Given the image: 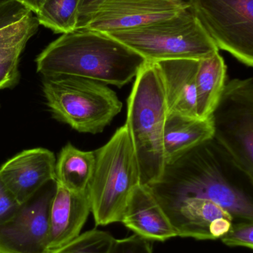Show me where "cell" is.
Masks as SVG:
<instances>
[{
  "label": "cell",
  "instance_id": "cell-21",
  "mask_svg": "<svg viewBox=\"0 0 253 253\" xmlns=\"http://www.w3.org/2000/svg\"><path fill=\"white\" fill-rule=\"evenodd\" d=\"M114 240L108 232L93 229L49 253H110Z\"/></svg>",
  "mask_w": 253,
  "mask_h": 253
},
{
  "label": "cell",
  "instance_id": "cell-14",
  "mask_svg": "<svg viewBox=\"0 0 253 253\" xmlns=\"http://www.w3.org/2000/svg\"><path fill=\"white\" fill-rule=\"evenodd\" d=\"M120 222L148 241L163 242L178 237L170 220L148 186L139 184L133 190Z\"/></svg>",
  "mask_w": 253,
  "mask_h": 253
},
{
  "label": "cell",
  "instance_id": "cell-1",
  "mask_svg": "<svg viewBox=\"0 0 253 253\" xmlns=\"http://www.w3.org/2000/svg\"><path fill=\"white\" fill-rule=\"evenodd\" d=\"M164 212L193 199L213 201L234 221H253V178L214 138L166 165L148 186Z\"/></svg>",
  "mask_w": 253,
  "mask_h": 253
},
{
  "label": "cell",
  "instance_id": "cell-26",
  "mask_svg": "<svg viewBox=\"0 0 253 253\" xmlns=\"http://www.w3.org/2000/svg\"><path fill=\"white\" fill-rule=\"evenodd\" d=\"M19 206L20 204L0 180V224L8 221Z\"/></svg>",
  "mask_w": 253,
  "mask_h": 253
},
{
  "label": "cell",
  "instance_id": "cell-22",
  "mask_svg": "<svg viewBox=\"0 0 253 253\" xmlns=\"http://www.w3.org/2000/svg\"><path fill=\"white\" fill-rule=\"evenodd\" d=\"M229 247H244L253 249V221H234L228 231L221 238Z\"/></svg>",
  "mask_w": 253,
  "mask_h": 253
},
{
  "label": "cell",
  "instance_id": "cell-13",
  "mask_svg": "<svg viewBox=\"0 0 253 253\" xmlns=\"http://www.w3.org/2000/svg\"><path fill=\"white\" fill-rule=\"evenodd\" d=\"M55 185L49 215L50 252L78 237L91 212L87 191H73L57 183Z\"/></svg>",
  "mask_w": 253,
  "mask_h": 253
},
{
  "label": "cell",
  "instance_id": "cell-27",
  "mask_svg": "<svg viewBox=\"0 0 253 253\" xmlns=\"http://www.w3.org/2000/svg\"><path fill=\"white\" fill-rule=\"evenodd\" d=\"M102 0H80L78 7L77 28H83L89 16L93 13Z\"/></svg>",
  "mask_w": 253,
  "mask_h": 253
},
{
  "label": "cell",
  "instance_id": "cell-20",
  "mask_svg": "<svg viewBox=\"0 0 253 253\" xmlns=\"http://www.w3.org/2000/svg\"><path fill=\"white\" fill-rule=\"evenodd\" d=\"M39 24L29 12L20 20L0 29V62L20 58L28 40L37 33Z\"/></svg>",
  "mask_w": 253,
  "mask_h": 253
},
{
  "label": "cell",
  "instance_id": "cell-6",
  "mask_svg": "<svg viewBox=\"0 0 253 253\" xmlns=\"http://www.w3.org/2000/svg\"><path fill=\"white\" fill-rule=\"evenodd\" d=\"M108 35L152 63L172 59L200 60L219 52L190 7L172 17Z\"/></svg>",
  "mask_w": 253,
  "mask_h": 253
},
{
  "label": "cell",
  "instance_id": "cell-2",
  "mask_svg": "<svg viewBox=\"0 0 253 253\" xmlns=\"http://www.w3.org/2000/svg\"><path fill=\"white\" fill-rule=\"evenodd\" d=\"M35 62L43 77L71 76L122 87L146 61L108 34L79 28L50 43Z\"/></svg>",
  "mask_w": 253,
  "mask_h": 253
},
{
  "label": "cell",
  "instance_id": "cell-3",
  "mask_svg": "<svg viewBox=\"0 0 253 253\" xmlns=\"http://www.w3.org/2000/svg\"><path fill=\"white\" fill-rule=\"evenodd\" d=\"M164 89L155 63L146 62L135 77L125 123L139 168L141 184L157 182L166 167L163 132L167 117Z\"/></svg>",
  "mask_w": 253,
  "mask_h": 253
},
{
  "label": "cell",
  "instance_id": "cell-23",
  "mask_svg": "<svg viewBox=\"0 0 253 253\" xmlns=\"http://www.w3.org/2000/svg\"><path fill=\"white\" fill-rule=\"evenodd\" d=\"M110 253H153V251L150 241L135 234L115 239Z\"/></svg>",
  "mask_w": 253,
  "mask_h": 253
},
{
  "label": "cell",
  "instance_id": "cell-19",
  "mask_svg": "<svg viewBox=\"0 0 253 253\" xmlns=\"http://www.w3.org/2000/svg\"><path fill=\"white\" fill-rule=\"evenodd\" d=\"M80 0H45L36 17L40 25L56 34L74 31L78 23Z\"/></svg>",
  "mask_w": 253,
  "mask_h": 253
},
{
  "label": "cell",
  "instance_id": "cell-28",
  "mask_svg": "<svg viewBox=\"0 0 253 253\" xmlns=\"http://www.w3.org/2000/svg\"><path fill=\"white\" fill-rule=\"evenodd\" d=\"M17 1L22 3L27 8L29 9L32 13L36 14L40 10L45 0H17Z\"/></svg>",
  "mask_w": 253,
  "mask_h": 253
},
{
  "label": "cell",
  "instance_id": "cell-7",
  "mask_svg": "<svg viewBox=\"0 0 253 253\" xmlns=\"http://www.w3.org/2000/svg\"><path fill=\"white\" fill-rule=\"evenodd\" d=\"M213 138L253 178V79L228 82L212 114Z\"/></svg>",
  "mask_w": 253,
  "mask_h": 253
},
{
  "label": "cell",
  "instance_id": "cell-17",
  "mask_svg": "<svg viewBox=\"0 0 253 253\" xmlns=\"http://www.w3.org/2000/svg\"><path fill=\"white\" fill-rule=\"evenodd\" d=\"M227 67L219 52L199 60L196 74V109L202 120L210 118L227 84Z\"/></svg>",
  "mask_w": 253,
  "mask_h": 253
},
{
  "label": "cell",
  "instance_id": "cell-4",
  "mask_svg": "<svg viewBox=\"0 0 253 253\" xmlns=\"http://www.w3.org/2000/svg\"><path fill=\"white\" fill-rule=\"evenodd\" d=\"M93 175L88 187L95 224L120 222L128 201L141 184L139 168L126 125L95 151Z\"/></svg>",
  "mask_w": 253,
  "mask_h": 253
},
{
  "label": "cell",
  "instance_id": "cell-9",
  "mask_svg": "<svg viewBox=\"0 0 253 253\" xmlns=\"http://www.w3.org/2000/svg\"><path fill=\"white\" fill-rule=\"evenodd\" d=\"M48 184L0 224V253H49V215L54 186Z\"/></svg>",
  "mask_w": 253,
  "mask_h": 253
},
{
  "label": "cell",
  "instance_id": "cell-5",
  "mask_svg": "<svg viewBox=\"0 0 253 253\" xmlns=\"http://www.w3.org/2000/svg\"><path fill=\"white\" fill-rule=\"evenodd\" d=\"M42 87L53 118L80 132H102L123 106L107 84L89 79L43 77Z\"/></svg>",
  "mask_w": 253,
  "mask_h": 253
},
{
  "label": "cell",
  "instance_id": "cell-12",
  "mask_svg": "<svg viewBox=\"0 0 253 253\" xmlns=\"http://www.w3.org/2000/svg\"><path fill=\"white\" fill-rule=\"evenodd\" d=\"M165 212L178 237L197 240L221 239L234 221L227 210L208 199H190Z\"/></svg>",
  "mask_w": 253,
  "mask_h": 253
},
{
  "label": "cell",
  "instance_id": "cell-18",
  "mask_svg": "<svg viewBox=\"0 0 253 253\" xmlns=\"http://www.w3.org/2000/svg\"><path fill=\"white\" fill-rule=\"evenodd\" d=\"M95 165V151H83L68 143L56 160L55 183L73 191H87Z\"/></svg>",
  "mask_w": 253,
  "mask_h": 253
},
{
  "label": "cell",
  "instance_id": "cell-10",
  "mask_svg": "<svg viewBox=\"0 0 253 253\" xmlns=\"http://www.w3.org/2000/svg\"><path fill=\"white\" fill-rule=\"evenodd\" d=\"M182 10L170 0H102L83 28L108 34L167 19Z\"/></svg>",
  "mask_w": 253,
  "mask_h": 253
},
{
  "label": "cell",
  "instance_id": "cell-24",
  "mask_svg": "<svg viewBox=\"0 0 253 253\" xmlns=\"http://www.w3.org/2000/svg\"><path fill=\"white\" fill-rule=\"evenodd\" d=\"M31 10L17 0L0 4V29L25 17Z\"/></svg>",
  "mask_w": 253,
  "mask_h": 253
},
{
  "label": "cell",
  "instance_id": "cell-8",
  "mask_svg": "<svg viewBox=\"0 0 253 253\" xmlns=\"http://www.w3.org/2000/svg\"><path fill=\"white\" fill-rule=\"evenodd\" d=\"M191 10L218 50L253 65V0H192Z\"/></svg>",
  "mask_w": 253,
  "mask_h": 253
},
{
  "label": "cell",
  "instance_id": "cell-11",
  "mask_svg": "<svg viewBox=\"0 0 253 253\" xmlns=\"http://www.w3.org/2000/svg\"><path fill=\"white\" fill-rule=\"evenodd\" d=\"M56 158L42 147L23 150L0 167V180L20 205L55 182Z\"/></svg>",
  "mask_w": 253,
  "mask_h": 253
},
{
  "label": "cell",
  "instance_id": "cell-25",
  "mask_svg": "<svg viewBox=\"0 0 253 253\" xmlns=\"http://www.w3.org/2000/svg\"><path fill=\"white\" fill-rule=\"evenodd\" d=\"M19 59L15 58L5 62H0V90L12 88L19 81Z\"/></svg>",
  "mask_w": 253,
  "mask_h": 253
},
{
  "label": "cell",
  "instance_id": "cell-16",
  "mask_svg": "<svg viewBox=\"0 0 253 253\" xmlns=\"http://www.w3.org/2000/svg\"><path fill=\"white\" fill-rule=\"evenodd\" d=\"M212 117L167 114L163 132V152L166 165L173 163L183 155L213 138Z\"/></svg>",
  "mask_w": 253,
  "mask_h": 253
},
{
  "label": "cell",
  "instance_id": "cell-29",
  "mask_svg": "<svg viewBox=\"0 0 253 253\" xmlns=\"http://www.w3.org/2000/svg\"><path fill=\"white\" fill-rule=\"evenodd\" d=\"M170 1L184 9L190 8L191 7L192 0H170Z\"/></svg>",
  "mask_w": 253,
  "mask_h": 253
},
{
  "label": "cell",
  "instance_id": "cell-30",
  "mask_svg": "<svg viewBox=\"0 0 253 253\" xmlns=\"http://www.w3.org/2000/svg\"><path fill=\"white\" fill-rule=\"evenodd\" d=\"M7 1H9V0H0V4H3V3L6 2Z\"/></svg>",
  "mask_w": 253,
  "mask_h": 253
},
{
  "label": "cell",
  "instance_id": "cell-15",
  "mask_svg": "<svg viewBox=\"0 0 253 253\" xmlns=\"http://www.w3.org/2000/svg\"><path fill=\"white\" fill-rule=\"evenodd\" d=\"M199 60L172 59L155 62L166 98L168 114L198 117L196 80Z\"/></svg>",
  "mask_w": 253,
  "mask_h": 253
}]
</instances>
